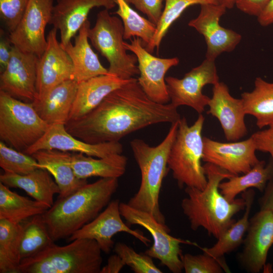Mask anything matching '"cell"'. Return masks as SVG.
<instances>
[{"instance_id":"cell-18","label":"cell","mask_w":273,"mask_h":273,"mask_svg":"<svg viewBox=\"0 0 273 273\" xmlns=\"http://www.w3.org/2000/svg\"><path fill=\"white\" fill-rule=\"evenodd\" d=\"M239 261L248 272L258 273L266 267L268 251L273 244V212L260 210L249 220Z\"/></svg>"},{"instance_id":"cell-33","label":"cell","mask_w":273,"mask_h":273,"mask_svg":"<svg viewBox=\"0 0 273 273\" xmlns=\"http://www.w3.org/2000/svg\"><path fill=\"white\" fill-rule=\"evenodd\" d=\"M22 224L21 260L32 257L54 244L42 214L34 216Z\"/></svg>"},{"instance_id":"cell-24","label":"cell","mask_w":273,"mask_h":273,"mask_svg":"<svg viewBox=\"0 0 273 273\" xmlns=\"http://www.w3.org/2000/svg\"><path fill=\"white\" fill-rule=\"evenodd\" d=\"M72 155L58 150H42L31 155L41 168L46 169L55 178L60 190L58 198L67 196L88 183L87 179L75 175L71 165Z\"/></svg>"},{"instance_id":"cell-7","label":"cell","mask_w":273,"mask_h":273,"mask_svg":"<svg viewBox=\"0 0 273 273\" xmlns=\"http://www.w3.org/2000/svg\"><path fill=\"white\" fill-rule=\"evenodd\" d=\"M50 125L37 114L32 103L0 90V139L24 153L45 133Z\"/></svg>"},{"instance_id":"cell-42","label":"cell","mask_w":273,"mask_h":273,"mask_svg":"<svg viewBox=\"0 0 273 273\" xmlns=\"http://www.w3.org/2000/svg\"><path fill=\"white\" fill-rule=\"evenodd\" d=\"M271 0H236V6L241 12L258 17Z\"/></svg>"},{"instance_id":"cell-27","label":"cell","mask_w":273,"mask_h":273,"mask_svg":"<svg viewBox=\"0 0 273 273\" xmlns=\"http://www.w3.org/2000/svg\"><path fill=\"white\" fill-rule=\"evenodd\" d=\"M127 158L121 154L94 158L81 153L72 155L71 165L75 175L80 179L99 176L117 178L126 170Z\"/></svg>"},{"instance_id":"cell-32","label":"cell","mask_w":273,"mask_h":273,"mask_svg":"<svg viewBox=\"0 0 273 273\" xmlns=\"http://www.w3.org/2000/svg\"><path fill=\"white\" fill-rule=\"evenodd\" d=\"M22 223L0 219V272L20 273Z\"/></svg>"},{"instance_id":"cell-46","label":"cell","mask_w":273,"mask_h":273,"mask_svg":"<svg viewBox=\"0 0 273 273\" xmlns=\"http://www.w3.org/2000/svg\"><path fill=\"white\" fill-rule=\"evenodd\" d=\"M257 18L258 22L262 26H267L273 24V0L270 1Z\"/></svg>"},{"instance_id":"cell-30","label":"cell","mask_w":273,"mask_h":273,"mask_svg":"<svg viewBox=\"0 0 273 273\" xmlns=\"http://www.w3.org/2000/svg\"><path fill=\"white\" fill-rule=\"evenodd\" d=\"M228 179L220 183L219 189L230 202L234 201L239 194L251 188L263 192L267 183L273 179V160L267 164L264 160H260L248 172L242 175H233Z\"/></svg>"},{"instance_id":"cell-29","label":"cell","mask_w":273,"mask_h":273,"mask_svg":"<svg viewBox=\"0 0 273 273\" xmlns=\"http://www.w3.org/2000/svg\"><path fill=\"white\" fill-rule=\"evenodd\" d=\"M50 207L12 191L0 182V219L21 223L37 215L44 214Z\"/></svg>"},{"instance_id":"cell-2","label":"cell","mask_w":273,"mask_h":273,"mask_svg":"<svg viewBox=\"0 0 273 273\" xmlns=\"http://www.w3.org/2000/svg\"><path fill=\"white\" fill-rule=\"evenodd\" d=\"M203 167L206 187L202 190L186 187L187 197L182 200L181 207L193 230L202 227L217 239L235 221L234 216L245 208L246 202L243 197L230 202L219 191L222 180L234 175L209 163Z\"/></svg>"},{"instance_id":"cell-37","label":"cell","mask_w":273,"mask_h":273,"mask_svg":"<svg viewBox=\"0 0 273 273\" xmlns=\"http://www.w3.org/2000/svg\"><path fill=\"white\" fill-rule=\"evenodd\" d=\"M180 258L186 273L231 272L223 258H215L205 252L198 255L182 254Z\"/></svg>"},{"instance_id":"cell-3","label":"cell","mask_w":273,"mask_h":273,"mask_svg":"<svg viewBox=\"0 0 273 273\" xmlns=\"http://www.w3.org/2000/svg\"><path fill=\"white\" fill-rule=\"evenodd\" d=\"M118 187L117 178H101L67 196L58 198L42 214L54 241L69 238L95 219L111 202Z\"/></svg>"},{"instance_id":"cell-4","label":"cell","mask_w":273,"mask_h":273,"mask_svg":"<svg viewBox=\"0 0 273 273\" xmlns=\"http://www.w3.org/2000/svg\"><path fill=\"white\" fill-rule=\"evenodd\" d=\"M178 121L171 123L166 136L156 146L151 147L139 139H134L130 142L134 158L141 171V182L138 192L127 204L134 208L149 213L163 225H166L165 218L160 208L159 195L163 180L169 170L168 157L176 137Z\"/></svg>"},{"instance_id":"cell-34","label":"cell","mask_w":273,"mask_h":273,"mask_svg":"<svg viewBox=\"0 0 273 273\" xmlns=\"http://www.w3.org/2000/svg\"><path fill=\"white\" fill-rule=\"evenodd\" d=\"M118 9L115 12L124 27V39L140 38L145 47L149 46L155 33L156 25L134 10L125 0H114Z\"/></svg>"},{"instance_id":"cell-23","label":"cell","mask_w":273,"mask_h":273,"mask_svg":"<svg viewBox=\"0 0 273 273\" xmlns=\"http://www.w3.org/2000/svg\"><path fill=\"white\" fill-rule=\"evenodd\" d=\"M78 83L68 80L56 86L43 97L32 102L39 116L48 124H66L76 97Z\"/></svg>"},{"instance_id":"cell-43","label":"cell","mask_w":273,"mask_h":273,"mask_svg":"<svg viewBox=\"0 0 273 273\" xmlns=\"http://www.w3.org/2000/svg\"><path fill=\"white\" fill-rule=\"evenodd\" d=\"M13 44H12L9 34L5 35L3 30H1L0 39V69L1 73L3 72L7 67L9 62Z\"/></svg>"},{"instance_id":"cell-21","label":"cell","mask_w":273,"mask_h":273,"mask_svg":"<svg viewBox=\"0 0 273 273\" xmlns=\"http://www.w3.org/2000/svg\"><path fill=\"white\" fill-rule=\"evenodd\" d=\"M116 6L114 0H56L49 24L59 30L64 47L76 35L94 8L109 10Z\"/></svg>"},{"instance_id":"cell-28","label":"cell","mask_w":273,"mask_h":273,"mask_svg":"<svg viewBox=\"0 0 273 273\" xmlns=\"http://www.w3.org/2000/svg\"><path fill=\"white\" fill-rule=\"evenodd\" d=\"M241 99L246 115L256 118V124L259 129L273 123V82L257 77L253 89L243 93Z\"/></svg>"},{"instance_id":"cell-1","label":"cell","mask_w":273,"mask_h":273,"mask_svg":"<svg viewBox=\"0 0 273 273\" xmlns=\"http://www.w3.org/2000/svg\"><path fill=\"white\" fill-rule=\"evenodd\" d=\"M180 118L177 107L171 103L160 104L151 100L133 77L110 93L93 111L68 121L65 127L75 138L96 144L119 142L148 126L171 124Z\"/></svg>"},{"instance_id":"cell-17","label":"cell","mask_w":273,"mask_h":273,"mask_svg":"<svg viewBox=\"0 0 273 273\" xmlns=\"http://www.w3.org/2000/svg\"><path fill=\"white\" fill-rule=\"evenodd\" d=\"M39 58L13 46L5 70L1 73L0 90L22 101L36 98V67Z\"/></svg>"},{"instance_id":"cell-45","label":"cell","mask_w":273,"mask_h":273,"mask_svg":"<svg viewBox=\"0 0 273 273\" xmlns=\"http://www.w3.org/2000/svg\"><path fill=\"white\" fill-rule=\"evenodd\" d=\"M260 210H269L273 212V179L267 184L263 195L259 199Z\"/></svg>"},{"instance_id":"cell-40","label":"cell","mask_w":273,"mask_h":273,"mask_svg":"<svg viewBox=\"0 0 273 273\" xmlns=\"http://www.w3.org/2000/svg\"><path fill=\"white\" fill-rule=\"evenodd\" d=\"M132 5L152 23L157 25L161 17L165 0H125Z\"/></svg>"},{"instance_id":"cell-11","label":"cell","mask_w":273,"mask_h":273,"mask_svg":"<svg viewBox=\"0 0 273 273\" xmlns=\"http://www.w3.org/2000/svg\"><path fill=\"white\" fill-rule=\"evenodd\" d=\"M124 45L127 51L136 57L140 75L138 81L144 92L153 101L167 104L170 98L165 76L170 68L179 64V59L153 56L146 49L142 40L138 37L130 39L129 43L124 41Z\"/></svg>"},{"instance_id":"cell-31","label":"cell","mask_w":273,"mask_h":273,"mask_svg":"<svg viewBox=\"0 0 273 273\" xmlns=\"http://www.w3.org/2000/svg\"><path fill=\"white\" fill-rule=\"evenodd\" d=\"M255 192L251 189L243 192L246 202L245 211L243 216L237 221L233 223L217 239V242L210 248H201L203 252L217 258H223L225 254L237 248L244 241V236L249 225V214L254 199Z\"/></svg>"},{"instance_id":"cell-5","label":"cell","mask_w":273,"mask_h":273,"mask_svg":"<svg viewBox=\"0 0 273 273\" xmlns=\"http://www.w3.org/2000/svg\"><path fill=\"white\" fill-rule=\"evenodd\" d=\"M101 252L92 239H77L62 246L54 243L22 260L20 273H100Z\"/></svg>"},{"instance_id":"cell-47","label":"cell","mask_w":273,"mask_h":273,"mask_svg":"<svg viewBox=\"0 0 273 273\" xmlns=\"http://www.w3.org/2000/svg\"><path fill=\"white\" fill-rule=\"evenodd\" d=\"M219 4L224 6L226 9H232L236 5V0H218Z\"/></svg>"},{"instance_id":"cell-25","label":"cell","mask_w":273,"mask_h":273,"mask_svg":"<svg viewBox=\"0 0 273 273\" xmlns=\"http://www.w3.org/2000/svg\"><path fill=\"white\" fill-rule=\"evenodd\" d=\"M90 27V22L87 20L75 36L74 44L70 42L63 47L73 65L74 80L78 83L99 75L109 74L88 42V30Z\"/></svg>"},{"instance_id":"cell-10","label":"cell","mask_w":273,"mask_h":273,"mask_svg":"<svg viewBox=\"0 0 273 273\" xmlns=\"http://www.w3.org/2000/svg\"><path fill=\"white\" fill-rule=\"evenodd\" d=\"M170 103L176 107L187 106L202 114L210 98L202 93L207 84L217 83L219 77L215 60L205 58L199 66L186 73L182 78L165 77Z\"/></svg>"},{"instance_id":"cell-12","label":"cell","mask_w":273,"mask_h":273,"mask_svg":"<svg viewBox=\"0 0 273 273\" xmlns=\"http://www.w3.org/2000/svg\"><path fill=\"white\" fill-rule=\"evenodd\" d=\"M54 0H30L15 29L9 33L13 46L39 58L45 51V29L52 19Z\"/></svg>"},{"instance_id":"cell-22","label":"cell","mask_w":273,"mask_h":273,"mask_svg":"<svg viewBox=\"0 0 273 273\" xmlns=\"http://www.w3.org/2000/svg\"><path fill=\"white\" fill-rule=\"evenodd\" d=\"M131 79H122L108 74L79 83L68 121L80 118L93 111L110 93Z\"/></svg>"},{"instance_id":"cell-14","label":"cell","mask_w":273,"mask_h":273,"mask_svg":"<svg viewBox=\"0 0 273 273\" xmlns=\"http://www.w3.org/2000/svg\"><path fill=\"white\" fill-rule=\"evenodd\" d=\"M57 30L53 27L49 31L46 49L37 63L35 100L42 98L63 82L74 79L72 61L58 40Z\"/></svg>"},{"instance_id":"cell-6","label":"cell","mask_w":273,"mask_h":273,"mask_svg":"<svg viewBox=\"0 0 273 273\" xmlns=\"http://www.w3.org/2000/svg\"><path fill=\"white\" fill-rule=\"evenodd\" d=\"M205 118L202 114L191 126L185 117H181L175 139L171 146L168 167L180 188H205L207 183L203 166L202 132Z\"/></svg>"},{"instance_id":"cell-35","label":"cell","mask_w":273,"mask_h":273,"mask_svg":"<svg viewBox=\"0 0 273 273\" xmlns=\"http://www.w3.org/2000/svg\"><path fill=\"white\" fill-rule=\"evenodd\" d=\"M204 4H220L218 0H165L160 21L151 43L145 47L150 53L156 49L158 51L161 41L171 25L189 7Z\"/></svg>"},{"instance_id":"cell-20","label":"cell","mask_w":273,"mask_h":273,"mask_svg":"<svg viewBox=\"0 0 273 273\" xmlns=\"http://www.w3.org/2000/svg\"><path fill=\"white\" fill-rule=\"evenodd\" d=\"M208 106L207 113L219 121L227 141H237L248 133L242 100L233 97L224 82H218L213 85Z\"/></svg>"},{"instance_id":"cell-19","label":"cell","mask_w":273,"mask_h":273,"mask_svg":"<svg viewBox=\"0 0 273 273\" xmlns=\"http://www.w3.org/2000/svg\"><path fill=\"white\" fill-rule=\"evenodd\" d=\"M42 150L81 153L97 158H103L114 154H121L123 147L119 142L96 144L86 143L69 133L65 124L56 123L50 125L44 135L24 153L32 155Z\"/></svg>"},{"instance_id":"cell-9","label":"cell","mask_w":273,"mask_h":273,"mask_svg":"<svg viewBox=\"0 0 273 273\" xmlns=\"http://www.w3.org/2000/svg\"><path fill=\"white\" fill-rule=\"evenodd\" d=\"M119 208L121 215L127 223L139 225L146 229L152 236L153 245L145 253L152 258L159 260L172 272H181L183 265L180 258L182 254L180 244L195 246L197 244L170 235L169 228L159 222L149 213L134 208L127 203L121 202Z\"/></svg>"},{"instance_id":"cell-39","label":"cell","mask_w":273,"mask_h":273,"mask_svg":"<svg viewBox=\"0 0 273 273\" xmlns=\"http://www.w3.org/2000/svg\"><path fill=\"white\" fill-rule=\"evenodd\" d=\"M30 0H0V17L9 33L21 21Z\"/></svg>"},{"instance_id":"cell-38","label":"cell","mask_w":273,"mask_h":273,"mask_svg":"<svg viewBox=\"0 0 273 273\" xmlns=\"http://www.w3.org/2000/svg\"><path fill=\"white\" fill-rule=\"evenodd\" d=\"M114 251L135 273H162L154 264L152 258L144 253H138L124 243L115 244Z\"/></svg>"},{"instance_id":"cell-41","label":"cell","mask_w":273,"mask_h":273,"mask_svg":"<svg viewBox=\"0 0 273 273\" xmlns=\"http://www.w3.org/2000/svg\"><path fill=\"white\" fill-rule=\"evenodd\" d=\"M251 137L256 150L269 153L273 160V123L267 128L253 133Z\"/></svg>"},{"instance_id":"cell-13","label":"cell","mask_w":273,"mask_h":273,"mask_svg":"<svg viewBox=\"0 0 273 273\" xmlns=\"http://www.w3.org/2000/svg\"><path fill=\"white\" fill-rule=\"evenodd\" d=\"M200 6L199 15L191 20L188 25L204 36L207 45L206 58L215 60L221 54L234 51L241 41L242 35L219 24L220 19L227 9L224 6L213 4Z\"/></svg>"},{"instance_id":"cell-26","label":"cell","mask_w":273,"mask_h":273,"mask_svg":"<svg viewBox=\"0 0 273 273\" xmlns=\"http://www.w3.org/2000/svg\"><path fill=\"white\" fill-rule=\"evenodd\" d=\"M50 174L46 169L40 168L25 175L4 172L0 175V182L9 188L23 190L34 200L50 208L54 203V195L60 193Z\"/></svg>"},{"instance_id":"cell-16","label":"cell","mask_w":273,"mask_h":273,"mask_svg":"<svg viewBox=\"0 0 273 273\" xmlns=\"http://www.w3.org/2000/svg\"><path fill=\"white\" fill-rule=\"evenodd\" d=\"M118 200L111 201L95 219L74 232L68 238L70 242L77 239L95 240L102 251L109 253L113 247V237L118 233H127L147 246L151 240L138 230H132L122 219Z\"/></svg>"},{"instance_id":"cell-8","label":"cell","mask_w":273,"mask_h":273,"mask_svg":"<svg viewBox=\"0 0 273 273\" xmlns=\"http://www.w3.org/2000/svg\"><path fill=\"white\" fill-rule=\"evenodd\" d=\"M91 44L109 64V74L122 79L139 75L136 56L129 54L124 45V27L121 20L104 9L97 16L95 25L88 30Z\"/></svg>"},{"instance_id":"cell-44","label":"cell","mask_w":273,"mask_h":273,"mask_svg":"<svg viewBox=\"0 0 273 273\" xmlns=\"http://www.w3.org/2000/svg\"><path fill=\"white\" fill-rule=\"evenodd\" d=\"M125 265L121 257L115 253L109 257L107 264L102 267L100 273H118Z\"/></svg>"},{"instance_id":"cell-15","label":"cell","mask_w":273,"mask_h":273,"mask_svg":"<svg viewBox=\"0 0 273 273\" xmlns=\"http://www.w3.org/2000/svg\"><path fill=\"white\" fill-rule=\"evenodd\" d=\"M202 160L215 165L234 175L244 174L260 160L254 141L250 136L242 141L223 143L203 137Z\"/></svg>"},{"instance_id":"cell-36","label":"cell","mask_w":273,"mask_h":273,"mask_svg":"<svg viewBox=\"0 0 273 273\" xmlns=\"http://www.w3.org/2000/svg\"><path fill=\"white\" fill-rule=\"evenodd\" d=\"M0 166L4 172L20 175L27 174L40 168L37 161L32 156L19 151L1 141Z\"/></svg>"}]
</instances>
